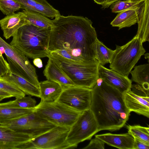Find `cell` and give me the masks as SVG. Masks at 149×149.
Masks as SVG:
<instances>
[{
	"label": "cell",
	"instance_id": "cell-9",
	"mask_svg": "<svg viewBox=\"0 0 149 149\" xmlns=\"http://www.w3.org/2000/svg\"><path fill=\"white\" fill-rule=\"evenodd\" d=\"M99 131L93 114L90 109H88L80 113L70 127L66 140L70 144L77 148L79 143L90 140Z\"/></svg>",
	"mask_w": 149,
	"mask_h": 149
},
{
	"label": "cell",
	"instance_id": "cell-3",
	"mask_svg": "<svg viewBox=\"0 0 149 149\" xmlns=\"http://www.w3.org/2000/svg\"><path fill=\"white\" fill-rule=\"evenodd\" d=\"M51 27L42 28L28 23L15 33L10 44L27 58L47 57Z\"/></svg>",
	"mask_w": 149,
	"mask_h": 149
},
{
	"label": "cell",
	"instance_id": "cell-31",
	"mask_svg": "<svg viewBox=\"0 0 149 149\" xmlns=\"http://www.w3.org/2000/svg\"><path fill=\"white\" fill-rule=\"evenodd\" d=\"M13 105L18 108L23 109L34 108L36 106V101L30 96L16 98L13 101H11Z\"/></svg>",
	"mask_w": 149,
	"mask_h": 149
},
{
	"label": "cell",
	"instance_id": "cell-25",
	"mask_svg": "<svg viewBox=\"0 0 149 149\" xmlns=\"http://www.w3.org/2000/svg\"><path fill=\"white\" fill-rule=\"evenodd\" d=\"M131 80L149 90V65L146 64L136 66L130 73Z\"/></svg>",
	"mask_w": 149,
	"mask_h": 149
},
{
	"label": "cell",
	"instance_id": "cell-17",
	"mask_svg": "<svg viewBox=\"0 0 149 149\" xmlns=\"http://www.w3.org/2000/svg\"><path fill=\"white\" fill-rule=\"evenodd\" d=\"M15 0L21 5L22 9L37 12L52 18L60 15L59 11L54 8L46 0Z\"/></svg>",
	"mask_w": 149,
	"mask_h": 149
},
{
	"label": "cell",
	"instance_id": "cell-8",
	"mask_svg": "<svg viewBox=\"0 0 149 149\" xmlns=\"http://www.w3.org/2000/svg\"><path fill=\"white\" fill-rule=\"evenodd\" d=\"M70 127L55 126L48 131L23 144L19 149H66L76 147L66 139Z\"/></svg>",
	"mask_w": 149,
	"mask_h": 149
},
{
	"label": "cell",
	"instance_id": "cell-4",
	"mask_svg": "<svg viewBox=\"0 0 149 149\" xmlns=\"http://www.w3.org/2000/svg\"><path fill=\"white\" fill-rule=\"evenodd\" d=\"M52 59L75 86L92 88L99 78L97 61L77 62L65 58L54 52L47 57Z\"/></svg>",
	"mask_w": 149,
	"mask_h": 149
},
{
	"label": "cell",
	"instance_id": "cell-39",
	"mask_svg": "<svg viewBox=\"0 0 149 149\" xmlns=\"http://www.w3.org/2000/svg\"><path fill=\"white\" fill-rule=\"evenodd\" d=\"M131 2H138L143 1L145 0H127Z\"/></svg>",
	"mask_w": 149,
	"mask_h": 149
},
{
	"label": "cell",
	"instance_id": "cell-26",
	"mask_svg": "<svg viewBox=\"0 0 149 149\" xmlns=\"http://www.w3.org/2000/svg\"><path fill=\"white\" fill-rule=\"evenodd\" d=\"M94 51L95 59L100 65L104 66L109 63L114 50L107 47L97 38L94 45Z\"/></svg>",
	"mask_w": 149,
	"mask_h": 149
},
{
	"label": "cell",
	"instance_id": "cell-29",
	"mask_svg": "<svg viewBox=\"0 0 149 149\" xmlns=\"http://www.w3.org/2000/svg\"><path fill=\"white\" fill-rule=\"evenodd\" d=\"M0 90L8 93L16 98L25 95L24 93L12 83L0 77Z\"/></svg>",
	"mask_w": 149,
	"mask_h": 149
},
{
	"label": "cell",
	"instance_id": "cell-21",
	"mask_svg": "<svg viewBox=\"0 0 149 149\" xmlns=\"http://www.w3.org/2000/svg\"><path fill=\"white\" fill-rule=\"evenodd\" d=\"M41 101L51 102L57 100L63 89V86L56 82L48 80L39 83Z\"/></svg>",
	"mask_w": 149,
	"mask_h": 149
},
{
	"label": "cell",
	"instance_id": "cell-20",
	"mask_svg": "<svg viewBox=\"0 0 149 149\" xmlns=\"http://www.w3.org/2000/svg\"><path fill=\"white\" fill-rule=\"evenodd\" d=\"M149 1L145 0L139 5L137 22L138 29L136 35L140 37L143 43L149 41Z\"/></svg>",
	"mask_w": 149,
	"mask_h": 149
},
{
	"label": "cell",
	"instance_id": "cell-16",
	"mask_svg": "<svg viewBox=\"0 0 149 149\" xmlns=\"http://www.w3.org/2000/svg\"><path fill=\"white\" fill-rule=\"evenodd\" d=\"M95 137L109 145L121 149H134V138L129 132L116 134L110 133L95 135Z\"/></svg>",
	"mask_w": 149,
	"mask_h": 149
},
{
	"label": "cell",
	"instance_id": "cell-1",
	"mask_svg": "<svg viewBox=\"0 0 149 149\" xmlns=\"http://www.w3.org/2000/svg\"><path fill=\"white\" fill-rule=\"evenodd\" d=\"M53 20L48 49L77 62L94 61V45L97 39L92 22L86 17L61 15Z\"/></svg>",
	"mask_w": 149,
	"mask_h": 149
},
{
	"label": "cell",
	"instance_id": "cell-12",
	"mask_svg": "<svg viewBox=\"0 0 149 149\" xmlns=\"http://www.w3.org/2000/svg\"><path fill=\"white\" fill-rule=\"evenodd\" d=\"M98 74L99 78L123 94L131 89L132 81L128 77L100 65Z\"/></svg>",
	"mask_w": 149,
	"mask_h": 149
},
{
	"label": "cell",
	"instance_id": "cell-14",
	"mask_svg": "<svg viewBox=\"0 0 149 149\" xmlns=\"http://www.w3.org/2000/svg\"><path fill=\"white\" fill-rule=\"evenodd\" d=\"M123 94L126 106L130 112L133 111L149 118V96L139 95L131 89Z\"/></svg>",
	"mask_w": 149,
	"mask_h": 149
},
{
	"label": "cell",
	"instance_id": "cell-10",
	"mask_svg": "<svg viewBox=\"0 0 149 149\" xmlns=\"http://www.w3.org/2000/svg\"><path fill=\"white\" fill-rule=\"evenodd\" d=\"M0 125L15 131L28 134L32 138L51 130L56 126L32 113Z\"/></svg>",
	"mask_w": 149,
	"mask_h": 149
},
{
	"label": "cell",
	"instance_id": "cell-33",
	"mask_svg": "<svg viewBox=\"0 0 149 149\" xmlns=\"http://www.w3.org/2000/svg\"><path fill=\"white\" fill-rule=\"evenodd\" d=\"M105 143L101 140L95 137L91 139L89 144L83 149H104Z\"/></svg>",
	"mask_w": 149,
	"mask_h": 149
},
{
	"label": "cell",
	"instance_id": "cell-2",
	"mask_svg": "<svg viewBox=\"0 0 149 149\" xmlns=\"http://www.w3.org/2000/svg\"><path fill=\"white\" fill-rule=\"evenodd\" d=\"M89 109L99 131L119 130L128 120L130 112L126 106L123 94L100 78L92 88Z\"/></svg>",
	"mask_w": 149,
	"mask_h": 149
},
{
	"label": "cell",
	"instance_id": "cell-19",
	"mask_svg": "<svg viewBox=\"0 0 149 149\" xmlns=\"http://www.w3.org/2000/svg\"><path fill=\"white\" fill-rule=\"evenodd\" d=\"M48 58V60L43 72L46 79L58 83L63 86H75L52 59Z\"/></svg>",
	"mask_w": 149,
	"mask_h": 149
},
{
	"label": "cell",
	"instance_id": "cell-23",
	"mask_svg": "<svg viewBox=\"0 0 149 149\" xmlns=\"http://www.w3.org/2000/svg\"><path fill=\"white\" fill-rule=\"evenodd\" d=\"M139 5L118 13L110 24L112 26L118 27L119 30L135 24L137 22Z\"/></svg>",
	"mask_w": 149,
	"mask_h": 149
},
{
	"label": "cell",
	"instance_id": "cell-6",
	"mask_svg": "<svg viewBox=\"0 0 149 149\" xmlns=\"http://www.w3.org/2000/svg\"><path fill=\"white\" fill-rule=\"evenodd\" d=\"M34 111L41 118L56 126L70 127L81 112L57 101L51 102L40 101Z\"/></svg>",
	"mask_w": 149,
	"mask_h": 149
},
{
	"label": "cell",
	"instance_id": "cell-34",
	"mask_svg": "<svg viewBox=\"0 0 149 149\" xmlns=\"http://www.w3.org/2000/svg\"><path fill=\"white\" fill-rule=\"evenodd\" d=\"M134 138V149H149V143L136 138Z\"/></svg>",
	"mask_w": 149,
	"mask_h": 149
},
{
	"label": "cell",
	"instance_id": "cell-15",
	"mask_svg": "<svg viewBox=\"0 0 149 149\" xmlns=\"http://www.w3.org/2000/svg\"><path fill=\"white\" fill-rule=\"evenodd\" d=\"M28 23L21 12L6 15L0 20V26L6 39L13 37L20 27Z\"/></svg>",
	"mask_w": 149,
	"mask_h": 149
},
{
	"label": "cell",
	"instance_id": "cell-11",
	"mask_svg": "<svg viewBox=\"0 0 149 149\" xmlns=\"http://www.w3.org/2000/svg\"><path fill=\"white\" fill-rule=\"evenodd\" d=\"M92 88L77 86H63L57 100L69 107L81 112L90 109Z\"/></svg>",
	"mask_w": 149,
	"mask_h": 149
},
{
	"label": "cell",
	"instance_id": "cell-13",
	"mask_svg": "<svg viewBox=\"0 0 149 149\" xmlns=\"http://www.w3.org/2000/svg\"><path fill=\"white\" fill-rule=\"evenodd\" d=\"M32 138L28 134L0 125V149H19L21 145Z\"/></svg>",
	"mask_w": 149,
	"mask_h": 149
},
{
	"label": "cell",
	"instance_id": "cell-32",
	"mask_svg": "<svg viewBox=\"0 0 149 149\" xmlns=\"http://www.w3.org/2000/svg\"><path fill=\"white\" fill-rule=\"evenodd\" d=\"M11 72L9 64L4 58L0 50V77L5 76Z\"/></svg>",
	"mask_w": 149,
	"mask_h": 149
},
{
	"label": "cell",
	"instance_id": "cell-27",
	"mask_svg": "<svg viewBox=\"0 0 149 149\" xmlns=\"http://www.w3.org/2000/svg\"><path fill=\"white\" fill-rule=\"evenodd\" d=\"M22 9L21 5L15 0H0V10L5 15H8Z\"/></svg>",
	"mask_w": 149,
	"mask_h": 149
},
{
	"label": "cell",
	"instance_id": "cell-22",
	"mask_svg": "<svg viewBox=\"0 0 149 149\" xmlns=\"http://www.w3.org/2000/svg\"><path fill=\"white\" fill-rule=\"evenodd\" d=\"M1 77L14 84L25 95L40 97L39 88L18 74L11 72Z\"/></svg>",
	"mask_w": 149,
	"mask_h": 149
},
{
	"label": "cell",
	"instance_id": "cell-18",
	"mask_svg": "<svg viewBox=\"0 0 149 149\" xmlns=\"http://www.w3.org/2000/svg\"><path fill=\"white\" fill-rule=\"evenodd\" d=\"M34 108L23 109L13 105L11 101L0 103V125L29 114L34 111Z\"/></svg>",
	"mask_w": 149,
	"mask_h": 149
},
{
	"label": "cell",
	"instance_id": "cell-38",
	"mask_svg": "<svg viewBox=\"0 0 149 149\" xmlns=\"http://www.w3.org/2000/svg\"><path fill=\"white\" fill-rule=\"evenodd\" d=\"M97 3L102 5L103 4L105 0H93Z\"/></svg>",
	"mask_w": 149,
	"mask_h": 149
},
{
	"label": "cell",
	"instance_id": "cell-28",
	"mask_svg": "<svg viewBox=\"0 0 149 149\" xmlns=\"http://www.w3.org/2000/svg\"><path fill=\"white\" fill-rule=\"evenodd\" d=\"M128 131L134 138H136L149 143V128L139 125L130 126Z\"/></svg>",
	"mask_w": 149,
	"mask_h": 149
},
{
	"label": "cell",
	"instance_id": "cell-40",
	"mask_svg": "<svg viewBox=\"0 0 149 149\" xmlns=\"http://www.w3.org/2000/svg\"><path fill=\"white\" fill-rule=\"evenodd\" d=\"M4 99H5L4 97L2 96H0V101H1Z\"/></svg>",
	"mask_w": 149,
	"mask_h": 149
},
{
	"label": "cell",
	"instance_id": "cell-37",
	"mask_svg": "<svg viewBox=\"0 0 149 149\" xmlns=\"http://www.w3.org/2000/svg\"><path fill=\"white\" fill-rule=\"evenodd\" d=\"M0 96L3 97L5 98L13 97L10 94L1 90H0Z\"/></svg>",
	"mask_w": 149,
	"mask_h": 149
},
{
	"label": "cell",
	"instance_id": "cell-5",
	"mask_svg": "<svg viewBox=\"0 0 149 149\" xmlns=\"http://www.w3.org/2000/svg\"><path fill=\"white\" fill-rule=\"evenodd\" d=\"M145 52L140 37L136 35L123 45H116L109 62L110 68L128 77L132 69Z\"/></svg>",
	"mask_w": 149,
	"mask_h": 149
},
{
	"label": "cell",
	"instance_id": "cell-36",
	"mask_svg": "<svg viewBox=\"0 0 149 149\" xmlns=\"http://www.w3.org/2000/svg\"><path fill=\"white\" fill-rule=\"evenodd\" d=\"M33 63L35 65L39 68H41L42 67V61L40 58H38L34 59Z\"/></svg>",
	"mask_w": 149,
	"mask_h": 149
},
{
	"label": "cell",
	"instance_id": "cell-7",
	"mask_svg": "<svg viewBox=\"0 0 149 149\" xmlns=\"http://www.w3.org/2000/svg\"><path fill=\"white\" fill-rule=\"evenodd\" d=\"M0 50L5 54L11 72L20 76L39 88L40 82L36 69L25 55L0 36Z\"/></svg>",
	"mask_w": 149,
	"mask_h": 149
},
{
	"label": "cell",
	"instance_id": "cell-35",
	"mask_svg": "<svg viewBox=\"0 0 149 149\" xmlns=\"http://www.w3.org/2000/svg\"><path fill=\"white\" fill-rule=\"evenodd\" d=\"M118 0H105L102 5V8L105 9L108 8L112 4Z\"/></svg>",
	"mask_w": 149,
	"mask_h": 149
},
{
	"label": "cell",
	"instance_id": "cell-30",
	"mask_svg": "<svg viewBox=\"0 0 149 149\" xmlns=\"http://www.w3.org/2000/svg\"><path fill=\"white\" fill-rule=\"evenodd\" d=\"M141 2H131L127 0H119L112 4L110 6V8L112 12L118 13L136 7Z\"/></svg>",
	"mask_w": 149,
	"mask_h": 149
},
{
	"label": "cell",
	"instance_id": "cell-24",
	"mask_svg": "<svg viewBox=\"0 0 149 149\" xmlns=\"http://www.w3.org/2000/svg\"><path fill=\"white\" fill-rule=\"evenodd\" d=\"M21 12L28 22L34 25L45 28L53 25L52 20L40 13L26 9H23Z\"/></svg>",
	"mask_w": 149,
	"mask_h": 149
}]
</instances>
